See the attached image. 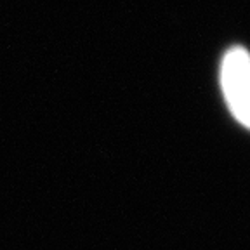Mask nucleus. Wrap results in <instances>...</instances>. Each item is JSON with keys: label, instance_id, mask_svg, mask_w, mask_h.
I'll return each instance as SVG.
<instances>
[{"label": "nucleus", "instance_id": "1", "mask_svg": "<svg viewBox=\"0 0 250 250\" xmlns=\"http://www.w3.org/2000/svg\"><path fill=\"white\" fill-rule=\"evenodd\" d=\"M221 89L231 115L250 129V54L243 47H233L224 54Z\"/></svg>", "mask_w": 250, "mask_h": 250}]
</instances>
